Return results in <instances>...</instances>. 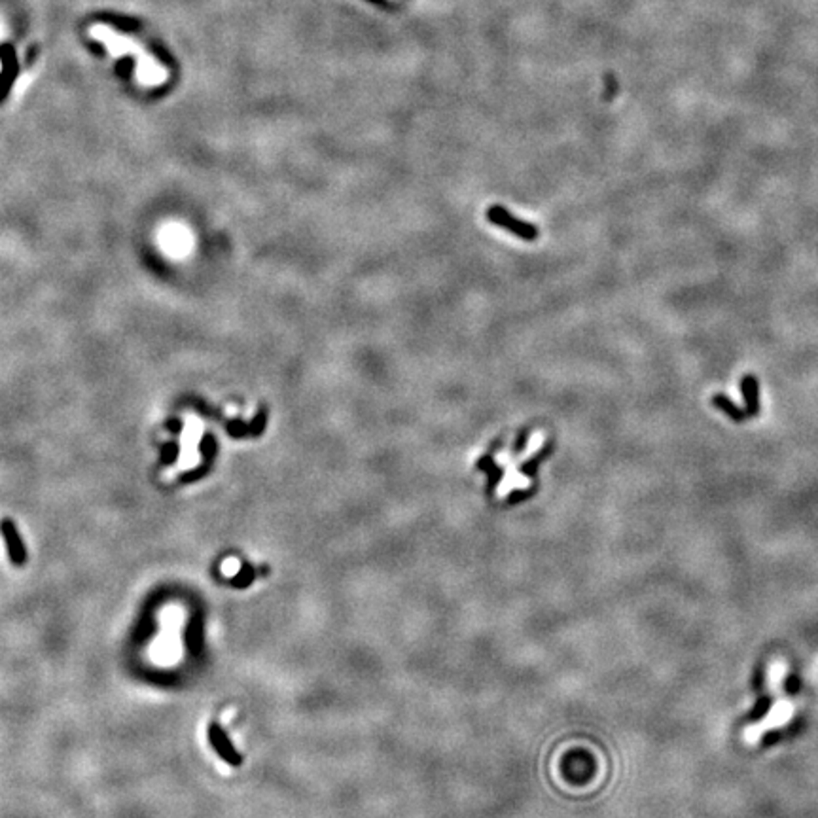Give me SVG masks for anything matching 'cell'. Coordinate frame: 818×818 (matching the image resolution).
<instances>
[{
    "label": "cell",
    "mask_w": 818,
    "mask_h": 818,
    "mask_svg": "<svg viewBox=\"0 0 818 818\" xmlns=\"http://www.w3.org/2000/svg\"><path fill=\"white\" fill-rule=\"evenodd\" d=\"M89 36L101 42L112 59L133 55L135 78L140 86L156 87L169 80V70L162 63H157V59L146 52V47L139 40H135L127 35H120L118 30L103 23L89 27Z\"/></svg>",
    "instance_id": "cell-1"
},
{
    "label": "cell",
    "mask_w": 818,
    "mask_h": 818,
    "mask_svg": "<svg viewBox=\"0 0 818 818\" xmlns=\"http://www.w3.org/2000/svg\"><path fill=\"white\" fill-rule=\"evenodd\" d=\"M794 712L795 709L792 701H788V699L784 697H778L777 701H775V705L769 709V715H767L763 720L746 727V732H744V741L749 744H756L767 732L778 729V727H783L784 724H788V722L794 718Z\"/></svg>",
    "instance_id": "cell-2"
},
{
    "label": "cell",
    "mask_w": 818,
    "mask_h": 818,
    "mask_svg": "<svg viewBox=\"0 0 818 818\" xmlns=\"http://www.w3.org/2000/svg\"><path fill=\"white\" fill-rule=\"evenodd\" d=\"M0 530H2V536H4V540H6L8 555H10L12 565L23 566L25 561H27V549H25L21 536H19L18 527H16L10 519H4V521L0 523Z\"/></svg>",
    "instance_id": "cell-3"
},
{
    "label": "cell",
    "mask_w": 818,
    "mask_h": 818,
    "mask_svg": "<svg viewBox=\"0 0 818 818\" xmlns=\"http://www.w3.org/2000/svg\"><path fill=\"white\" fill-rule=\"evenodd\" d=\"M489 218L491 222H495V224H498L500 228H506V230L517 233V235L523 237V239H534V237L538 235V231H536L534 225H529L525 224V222H521V220H515L513 216H510L508 211H504V208L498 207L491 208Z\"/></svg>",
    "instance_id": "cell-4"
},
{
    "label": "cell",
    "mask_w": 818,
    "mask_h": 818,
    "mask_svg": "<svg viewBox=\"0 0 818 818\" xmlns=\"http://www.w3.org/2000/svg\"><path fill=\"white\" fill-rule=\"evenodd\" d=\"M739 386H741V392H743V398H744V411L749 413L750 419H752V417L760 415V409H761L760 381L756 379V375L746 374L743 379H741Z\"/></svg>",
    "instance_id": "cell-5"
},
{
    "label": "cell",
    "mask_w": 818,
    "mask_h": 818,
    "mask_svg": "<svg viewBox=\"0 0 818 818\" xmlns=\"http://www.w3.org/2000/svg\"><path fill=\"white\" fill-rule=\"evenodd\" d=\"M710 403L715 405L716 409H720L722 413H726L729 419H732L733 422H744L749 421L750 417L749 413L744 411V409H741L739 405H735L733 403V400H729V398L726 396V394H715V396L710 398Z\"/></svg>",
    "instance_id": "cell-6"
},
{
    "label": "cell",
    "mask_w": 818,
    "mask_h": 818,
    "mask_svg": "<svg viewBox=\"0 0 818 818\" xmlns=\"http://www.w3.org/2000/svg\"><path fill=\"white\" fill-rule=\"evenodd\" d=\"M211 741H213V744L216 746V750H218L220 754L224 756L225 760L231 761V763H237V758H235V752L231 750V746L228 743H225L224 735L220 733V729L216 726H211Z\"/></svg>",
    "instance_id": "cell-7"
},
{
    "label": "cell",
    "mask_w": 818,
    "mask_h": 818,
    "mask_svg": "<svg viewBox=\"0 0 818 818\" xmlns=\"http://www.w3.org/2000/svg\"><path fill=\"white\" fill-rule=\"evenodd\" d=\"M784 676H786V665H784L783 661L771 663L769 673H767V680H769V686H771V690H775V692H778V690H780V682H783Z\"/></svg>",
    "instance_id": "cell-8"
}]
</instances>
